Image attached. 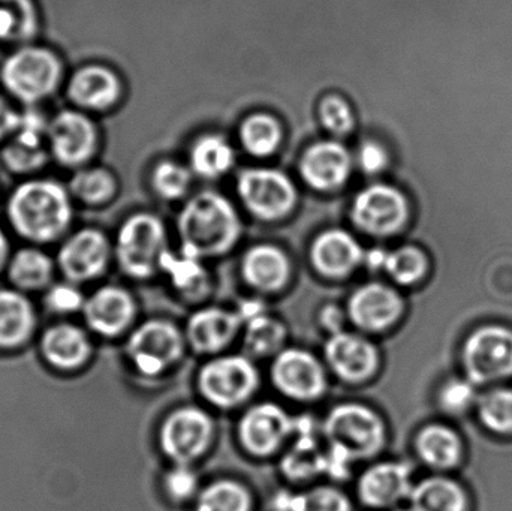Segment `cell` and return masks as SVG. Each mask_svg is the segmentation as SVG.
Returning <instances> with one entry per match:
<instances>
[{
  "label": "cell",
  "instance_id": "f546056e",
  "mask_svg": "<svg viewBox=\"0 0 512 511\" xmlns=\"http://www.w3.org/2000/svg\"><path fill=\"white\" fill-rule=\"evenodd\" d=\"M161 269L170 275L174 288L188 299H200L209 290V275L198 258L183 252L177 257L168 251L162 260Z\"/></svg>",
  "mask_w": 512,
  "mask_h": 511
},
{
  "label": "cell",
  "instance_id": "83f0119b",
  "mask_svg": "<svg viewBox=\"0 0 512 511\" xmlns=\"http://www.w3.org/2000/svg\"><path fill=\"white\" fill-rule=\"evenodd\" d=\"M418 455L433 468L454 467L462 456L459 437L444 426L433 425L423 429L417 437Z\"/></svg>",
  "mask_w": 512,
  "mask_h": 511
},
{
  "label": "cell",
  "instance_id": "7402d4cb",
  "mask_svg": "<svg viewBox=\"0 0 512 511\" xmlns=\"http://www.w3.org/2000/svg\"><path fill=\"white\" fill-rule=\"evenodd\" d=\"M242 275L246 284L262 293H276L288 284L291 278V263L288 255L277 246H252L242 260Z\"/></svg>",
  "mask_w": 512,
  "mask_h": 511
},
{
  "label": "cell",
  "instance_id": "ab89813d",
  "mask_svg": "<svg viewBox=\"0 0 512 511\" xmlns=\"http://www.w3.org/2000/svg\"><path fill=\"white\" fill-rule=\"evenodd\" d=\"M153 186L162 198L177 200L188 191L191 174L176 162H162L153 171Z\"/></svg>",
  "mask_w": 512,
  "mask_h": 511
},
{
  "label": "cell",
  "instance_id": "836d02e7",
  "mask_svg": "<svg viewBox=\"0 0 512 511\" xmlns=\"http://www.w3.org/2000/svg\"><path fill=\"white\" fill-rule=\"evenodd\" d=\"M251 494L242 483L218 480L198 498L197 511H251Z\"/></svg>",
  "mask_w": 512,
  "mask_h": 511
},
{
  "label": "cell",
  "instance_id": "9a60e30c",
  "mask_svg": "<svg viewBox=\"0 0 512 511\" xmlns=\"http://www.w3.org/2000/svg\"><path fill=\"white\" fill-rule=\"evenodd\" d=\"M324 356L333 374L351 384L369 380L379 366V353L375 345L355 333L330 335Z\"/></svg>",
  "mask_w": 512,
  "mask_h": 511
},
{
  "label": "cell",
  "instance_id": "ac0fdd59",
  "mask_svg": "<svg viewBox=\"0 0 512 511\" xmlns=\"http://www.w3.org/2000/svg\"><path fill=\"white\" fill-rule=\"evenodd\" d=\"M411 467L403 462H381L364 471L358 495L366 506L387 509L411 497Z\"/></svg>",
  "mask_w": 512,
  "mask_h": 511
},
{
  "label": "cell",
  "instance_id": "603a6c76",
  "mask_svg": "<svg viewBox=\"0 0 512 511\" xmlns=\"http://www.w3.org/2000/svg\"><path fill=\"white\" fill-rule=\"evenodd\" d=\"M84 314L87 323L96 332L116 336L134 320V299L122 288L105 287L87 300Z\"/></svg>",
  "mask_w": 512,
  "mask_h": 511
},
{
  "label": "cell",
  "instance_id": "30bf717a",
  "mask_svg": "<svg viewBox=\"0 0 512 511\" xmlns=\"http://www.w3.org/2000/svg\"><path fill=\"white\" fill-rule=\"evenodd\" d=\"M60 66L56 57L41 48H24L3 66L5 86L23 101L44 98L56 87Z\"/></svg>",
  "mask_w": 512,
  "mask_h": 511
},
{
  "label": "cell",
  "instance_id": "5bb4252c",
  "mask_svg": "<svg viewBox=\"0 0 512 511\" xmlns=\"http://www.w3.org/2000/svg\"><path fill=\"white\" fill-rule=\"evenodd\" d=\"M346 314L363 332H384L403 314V300L394 288L369 282L349 297Z\"/></svg>",
  "mask_w": 512,
  "mask_h": 511
},
{
  "label": "cell",
  "instance_id": "8992f818",
  "mask_svg": "<svg viewBox=\"0 0 512 511\" xmlns=\"http://www.w3.org/2000/svg\"><path fill=\"white\" fill-rule=\"evenodd\" d=\"M186 336L170 321L152 320L141 324L128 342V356L141 374H164L182 359Z\"/></svg>",
  "mask_w": 512,
  "mask_h": 511
},
{
  "label": "cell",
  "instance_id": "d6a6232c",
  "mask_svg": "<svg viewBox=\"0 0 512 511\" xmlns=\"http://www.w3.org/2000/svg\"><path fill=\"white\" fill-rule=\"evenodd\" d=\"M245 326V347L251 356H277L282 351L286 329L279 320L262 314Z\"/></svg>",
  "mask_w": 512,
  "mask_h": 511
},
{
  "label": "cell",
  "instance_id": "3957f363",
  "mask_svg": "<svg viewBox=\"0 0 512 511\" xmlns=\"http://www.w3.org/2000/svg\"><path fill=\"white\" fill-rule=\"evenodd\" d=\"M322 432L331 449L345 453L354 462L378 455L387 441V429L379 414L358 404L334 408L325 419Z\"/></svg>",
  "mask_w": 512,
  "mask_h": 511
},
{
  "label": "cell",
  "instance_id": "b9f144b4",
  "mask_svg": "<svg viewBox=\"0 0 512 511\" xmlns=\"http://www.w3.org/2000/svg\"><path fill=\"white\" fill-rule=\"evenodd\" d=\"M322 125L336 135H345L354 128V114L345 99L337 95L325 96L319 105Z\"/></svg>",
  "mask_w": 512,
  "mask_h": 511
},
{
  "label": "cell",
  "instance_id": "7bdbcfd3",
  "mask_svg": "<svg viewBox=\"0 0 512 511\" xmlns=\"http://www.w3.org/2000/svg\"><path fill=\"white\" fill-rule=\"evenodd\" d=\"M164 488L173 500H191L197 494V473L192 470L191 465H176L165 476Z\"/></svg>",
  "mask_w": 512,
  "mask_h": 511
},
{
  "label": "cell",
  "instance_id": "7dc6e473",
  "mask_svg": "<svg viewBox=\"0 0 512 511\" xmlns=\"http://www.w3.org/2000/svg\"><path fill=\"white\" fill-rule=\"evenodd\" d=\"M47 303L57 312H72L80 308L83 296L77 288L71 285L60 284L51 288L47 296Z\"/></svg>",
  "mask_w": 512,
  "mask_h": 511
},
{
  "label": "cell",
  "instance_id": "ffe728a7",
  "mask_svg": "<svg viewBox=\"0 0 512 511\" xmlns=\"http://www.w3.org/2000/svg\"><path fill=\"white\" fill-rule=\"evenodd\" d=\"M108 255L110 246L104 234L96 230H83L63 246L59 261L69 279L86 281L104 270Z\"/></svg>",
  "mask_w": 512,
  "mask_h": 511
},
{
  "label": "cell",
  "instance_id": "2e32d148",
  "mask_svg": "<svg viewBox=\"0 0 512 511\" xmlns=\"http://www.w3.org/2000/svg\"><path fill=\"white\" fill-rule=\"evenodd\" d=\"M366 251L345 230H327L313 240L310 260L316 272L325 278L342 279L364 263Z\"/></svg>",
  "mask_w": 512,
  "mask_h": 511
},
{
  "label": "cell",
  "instance_id": "f5cc1de1",
  "mask_svg": "<svg viewBox=\"0 0 512 511\" xmlns=\"http://www.w3.org/2000/svg\"><path fill=\"white\" fill-rule=\"evenodd\" d=\"M402 511H414V510L411 509V510H402Z\"/></svg>",
  "mask_w": 512,
  "mask_h": 511
},
{
  "label": "cell",
  "instance_id": "7a4b0ae2",
  "mask_svg": "<svg viewBox=\"0 0 512 511\" xmlns=\"http://www.w3.org/2000/svg\"><path fill=\"white\" fill-rule=\"evenodd\" d=\"M9 216L23 236L47 242L65 230L71 219V206L65 191L56 183L29 182L12 195Z\"/></svg>",
  "mask_w": 512,
  "mask_h": 511
},
{
  "label": "cell",
  "instance_id": "e0dca14e",
  "mask_svg": "<svg viewBox=\"0 0 512 511\" xmlns=\"http://www.w3.org/2000/svg\"><path fill=\"white\" fill-rule=\"evenodd\" d=\"M351 167V155L345 146L336 141H321L304 152L300 173L307 185L328 192L345 185Z\"/></svg>",
  "mask_w": 512,
  "mask_h": 511
},
{
  "label": "cell",
  "instance_id": "f1b7e54d",
  "mask_svg": "<svg viewBox=\"0 0 512 511\" xmlns=\"http://www.w3.org/2000/svg\"><path fill=\"white\" fill-rule=\"evenodd\" d=\"M32 324L29 302L14 291H0V347H14L23 342Z\"/></svg>",
  "mask_w": 512,
  "mask_h": 511
},
{
  "label": "cell",
  "instance_id": "ba28073f",
  "mask_svg": "<svg viewBox=\"0 0 512 511\" xmlns=\"http://www.w3.org/2000/svg\"><path fill=\"white\" fill-rule=\"evenodd\" d=\"M411 207L408 198L394 186L372 185L363 189L352 203V222L364 233L375 237L393 236L408 222Z\"/></svg>",
  "mask_w": 512,
  "mask_h": 511
},
{
  "label": "cell",
  "instance_id": "60d3db41",
  "mask_svg": "<svg viewBox=\"0 0 512 511\" xmlns=\"http://www.w3.org/2000/svg\"><path fill=\"white\" fill-rule=\"evenodd\" d=\"M72 191L86 203H102L113 195L114 180L107 171H83L72 180Z\"/></svg>",
  "mask_w": 512,
  "mask_h": 511
},
{
  "label": "cell",
  "instance_id": "d6986e66",
  "mask_svg": "<svg viewBox=\"0 0 512 511\" xmlns=\"http://www.w3.org/2000/svg\"><path fill=\"white\" fill-rule=\"evenodd\" d=\"M242 326L243 321L237 311L221 308L201 309L189 318L186 342L197 353H218L231 344Z\"/></svg>",
  "mask_w": 512,
  "mask_h": 511
},
{
  "label": "cell",
  "instance_id": "4dcf8cb0",
  "mask_svg": "<svg viewBox=\"0 0 512 511\" xmlns=\"http://www.w3.org/2000/svg\"><path fill=\"white\" fill-rule=\"evenodd\" d=\"M191 164L198 176L216 179L233 167V147L219 135H204L192 147Z\"/></svg>",
  "mask_w": 512,
  "mask_h": 511
},
{
  "label": "cell",
  "instance_id": "681fc988",
  "mask_svg": "<svg viewBox=\"0 0 512 511\" xmlns=\"http://www.w3.org/2000/svg\"><path fill=\"white\" fill-rule=\"evenodd\" d=\"M18 122H20V116H17L0 98V137L17 129Z\"/></svg>",
  "mask_w": 512,
  "mask_h": 511
},
{
  "label": "cell",
  "instance_id": "d590c367",
  "mask_svg": "<svg viewBox=\"0 0 512 511\" xmlns=\"http://www.w3.org/2000/svg\"><path fill=\"white\" fill-rule=\"evenodd\" d=\"M36 30V14L30 0H0V38L24 41Z\"/></svg>",
  "mask_w": 512,
  "mask_h": 511
},
{
  "label": "cell",
  "instance_id": "8fae6325",
  "mask_svg": "<svg viewBox=\"0 0 512 511\" xmlns=\"http://www.w3.org/2000/svg\"><path fill=\"white\" fill-rule=\"evenodd\" d=\"M271 380L280 393L295 401H315L328 387L324 365L300 348L282 350L274 357Z\"/></svg>",
  "mask_w": 512,
  "mask_h": 511
},
{
  "label": "cell",
  "instance_id": "ee69618b",
  "mask_svg": "<svg viewBox=\"0 0 512 511\" xmlns=\"http://www.w3.org/2000/svg\"><path fill=\"white\" fill-rule=\"evenodd\" d=\"M303 511H352V506L339 489L321 486L303 495Z\"/></svg>",
  "mask_w": 512,
  "mask_h": 511
},
{
  "label": "cell",
  "instance_id": "e575fe53",
  "mask_svg": "<svg viewBox=\"0 0 512 511\" xmlns=\"http://www.w3.org/2000/svg\"><path fill=\"white\" fill-rule=\"evenodd\" d=\"M240 138L251 155L268 156L279 147L282 141V128L274 117L255 114L243 122Z\"/></svg>",
  "mask_w": 512,
  "mask_h": 511
},
{
  "label": "cell",
  "instance_id": "484cf974",
  "mask_svg": "<svg viewBox=\"0 0 512 511\" xmlns=\"http://www.w3.org/2000/svg\"><path fill=\"white\" fill-rule=\"evenodd\" d=\"M17 129V138L5 150L6 162L14 170L38 167L44 161V152L41 147L44 122L41 117L29 113L20 117Z\"/></svg>",
  "mask_w": 512,
  "mask_h": 511
},
{
  "label": "cell",
  "instance_id": "7c38bea8",
  "mask_svg": "<svg viewBox=\"0 0 512 511\" xmlns=\"http://www.w3.org/2000/svg\"><path fill=\"white\" fill-rule=\"evenodd\" d=\"M465 366L474 383H490L512 375V332L489 326L466 342Z\"/></svg>",
  "mask_w": 512,
  "mask_h": 511
},
{
  "label": "cell",
  "instance_id": "277c9868",
  "mask_svg": "<svg viewBox=\"0 0 512 511\" xmlns=\"http://www.w3.org/2000/svg\"><path fill=\"white\" fill-rule=\"evenodd\" d=\"M117 260L132 278H150L167 255V234L161 219L149 213L131 216L117 236Z\"/></svg>",
  "mask_w": 512,
  "mask_h": 511
},
{
  "label": "cell",
  "instance_id": "4316f807",
  "mask_svg": "<svg viewBox=\"0 0 512 511\" xmlns=\"http://www.w3.org/2000/svg\"><path fill=\"white\" fill-rule=\"evenodd\" d=\"M414 511H466L468 501L457 483L441 477L424 480L411 492Z\"/></svg>",
  "mask_w": 512,
  "mask_h": 511
},
{
  "label": "cell",
  "instance_id": "bcb514c9",
  "mask_svg": "<svg viewBox=\"0 0 512 511\" xmlns=\"http://www.w3.org/2000/svg\"><path fill=\"white\" fill-rule=\"evenodd\" d=\"M390 155L382 144L366 141L358 152V164L367 174L382 173L388 167Z\"/></svg>",
  "mask_w": 512,
  "mask_h": 511
},
{
  "label": "cell",
  "instance_id": "8d00e7d4",
  "mask_svg": "<svg viewBox=\"0 0 512 511\" xmlns=\"http://www.w3.org/2000/svg\"><path fill=\"white\" fill-rule=\"evenodd\" d=\"M385 272L399 285H412L420 281L427 272V258L414 246H403L388 252Z\"/></svg>",
  "mask_w": 512,
  "mask_h": 511
},
{
  "label": "cell",
  "instance_id": "f907efd6",
  "mask_svg": "<svg viewBox=\"0 0 512 511\" xmlns=\"http://www.w3.org/2000/svg\"><path fill=\"white\" fill-rule=\"evenodd\" d=\"M387 255V252L382 251V249H373V251L366 252L364 263H366L370 269H384Z\"/></svg>",
  "mask_w": 512,
  "mask_h": 511
},
{
  "label": "cell",
  "instance_id": "cb8c5ba5",
  "mask_svg": "<svg viewBox=\"0 0 512 511\" xmlns=\"http://www.w3.org/2000/svg\"><path fill=\"white\" fill-rule=\"evenodd\" d=\"M120 84L116 75L101 66L81 69L69 84L71 98L87 108H107L116 102Z\"/></svg>",
  "mask_w": 512,
  "mask_h": 511
},
{
  "label": "cell",
  "instance_id": "d4e9b609",
  "mask_svg": "<svg viewBox=\"0 0 512 511\" xmlns=\"http://www.w3.org/2000/svg\"><path fill=\"white\" fill-rule=\"evenodd\" d=\"M42 350L57 368L71 369L81 365L89 356V342L77 327L60 324L45 333Z\"/></svg>",
  "mask_w": 512,
  "mask_h": 511
},
{
  "label": "cell",
  "instance_id": "5b68a950",
  "mask_svg": "<svg viewBox=\"0 0 512 511\" xmlns=\"http://www.w3.org/2000/svg\"><path fill=\"white\" fill-rule=\"evenodd\" d=\"M258 386V371L246 356L216 357L198 375V389L203 398L222 410L245 404Z\"/></svg>",
  "mask_w": 512,
  "mask_h": 511
},
{
  "label": "cell",
  "instance_id": "52a82bcc",
  "mask_svg": "<svg viewBox=\"0 0 512 511\" xmlns=\"http://www.w3.org/2000/svg\"><path fill=\"white\" fill-rule=\"evenodd\" d=\"M213 420L197 407L173 411L161 426V449L176 465H191L209 450L213 440Z\"/></svg>",
  "mask_w": 512,
  "mask_h": 511
},
{
  "label": "cell",
  "instance_id": "c3c4849f",
  "mask_svg": "<svg viewBox=\"0 0 512 511\" xmlns=\"http://www.w3.org/2000/svg\"><path fill=\"white\" fill-rule=\"evenodd\" d=\"M321 324L330 335L343 332V312L337 306H325L321 311Z\"/></svg>",
  "mask_w": 512,
  "mask_h": 511
},
{
  "label": "cell",
  "instance_id": "6da1fadb",
  "mask_svg": "<svg viewBox=\"0 0 512 511\" xmlns=\"http://www.w3.org/2000/svg\"><path fill=\"white\" fill-rule=\"evenodd\" d=\"M183 254L203 260L227 254L242 234V222L233 204L216 192H201L179 216Z\"/></svg>",
  "mask_w": 512,
  "mask_h": 511
},
{
  "label": "cell",
  "instance_id": "816d5d0a",
  "mask_svg": "<svg viewBox=\"0 0 512 511\" xmlns=\"http://www.w3.org/2000/svg\"><path fill=\"white\" fill-rule=\"evenodd\" d=\"M6 255V240L3 237L2 231H0V267H2L3 261H5Z\"/></svg>",
  "mask_w": 512,
  "mask_h": 511
},
{
  "label": "cell",
  "instance_id": "f6af8a7d",
  "mask_svg": "<svg viewBox=\"0 0 512 511\" xmlns=\"http://www.w3.org/2000/svg\"><path fill=\"white\" fill-rule=\"evenodd\" d=\"M475 390L466 381H451L441 392V404L448 413H462L474 402Z\"/></svg>",
  "mask_w": 512,
  "mask_h": 511
},
{
  "label": "cell",
  "instance_id": "f35d334b",
  "mask_svg": "<svg viewBox=\"0 0 512 511\" xmlns=\"http://www.w3.org/2000/svg\"><path fill=\"white\" fill-rule=\"evenodd\" d=\"M480 416L484 425L498 434H512V392L493 390L480 402Z\"/></svg>",
  "mask_w": 512,
  "mask_h": 511
},
{
  "label": "cell",
  "instance_id": "44dd1931",
  "mask_svg": "<svg viewBox=\"0 0 512 511\" xmlns=\"http://www.w3.org/2000/svg\"><path fill=\"white\" fill-rule=\"evenodd\" d=\"M50 138L54 155L63 164H81L95 149V128L89 119L74 111H65L54 119Z\"/></svg>",
  "mask_w": 512,
  "mask_h": 511
},
{
  "label": "cell",
  "instance_id": "1f68e13d",
  "mask_svg": "<svg viewBox=\"0 0 512 511\" xmlns=\"http://www.w3.org/2000/svg\"><path fill=\"white\" fill-rule=\"evenodd\" d=\"M282 471L295 482L312 479L327 471V455L319 452L315 437H300L283 458Z\"/></svg>",
  "mask_w": 512,
  "mask_h": 511
},
{
  "label": "cell",
  "instance_id": "4fadbf2b",
  "mask_svg": "<svg viewBox=\"0 0 512 511\" xmlns=\"http://www.w3.org/2000/svg\"><path fill=\"white\" fill-rule=\"evenodd\" d=\"M294 432L295 419L270 402L249 408L239 423L242 446L256 458L273 455Z\"/></svg>",
  "mask_w": 512,
  "mask_h": 511
},
{
  "label": "cell",
  "instance_id": "9c48e42d",
  "mask_svg": "<svg viewBox=\"0 0 512 511\" xmlns=\"http://www.w3.org/2000/svg\"><path fill=\"white\" fill-rule=\"evenodd\" d=\"M237 188L245 206L265 221H276L291 213L297 198L289 177L271 168L245 171Z\"/></svg>",
  "mask_w": 512,
  "mask_h": 511
},
{
  "label": "cell",
  "instance_id": "74e56055",
  "mask_svg": "<svg viewBox=\"0 0 512 511\" xmlns=\"http://www.w3.org/2000/svg\"><path fill=\"white\" fill-rule=\"evenodd\" d=\"M9 272H11L12 281L20 287H42L50 279L51 261L42 252L24 249L15 255Z\"/></svg>",
  "mask_w": 512,
  "mask_h": 511
}]
</instances>
